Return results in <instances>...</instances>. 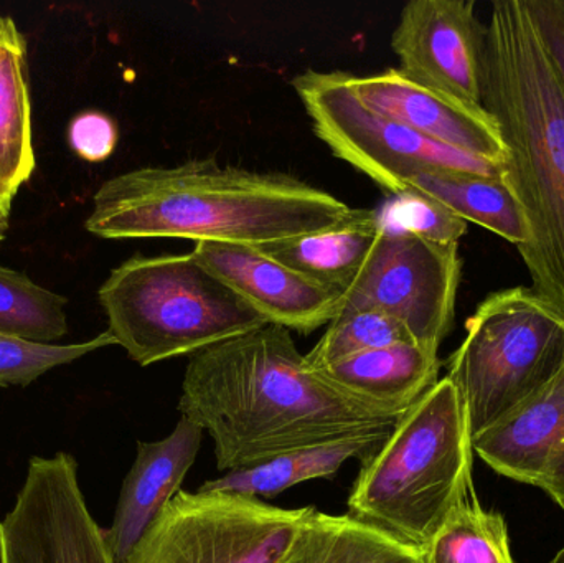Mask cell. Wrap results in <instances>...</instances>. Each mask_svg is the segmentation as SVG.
Segmentation results:
<instances>
[{
    "instance_id": "cell-1",
    "label": "cell",
    "mask_w": 564,
    "mask_h": 563,
    "mask_svg": "<svg viewBox=\"0 0 564 563\" xmlns=\"http://www.w3.org/2000/svg\"><path fill=\"white\" fill-rule=\"evenodd\" d=\"M178 412L235 473L312 446L388 435L398 419L344 396L308 367L291 331L274 324L192 356Z\"/></svg>"
},
{
    "instance_id": "cell-2",
    "label": "cell",
    "mask_w": 564,
    "mask_h": 563,
    "mask_svg": "<svg viewBox=\"0 0 564 563\" xmlns=\"http://www.w3.org/2000/svg\"><path fill=\"white\" fill-rule=\"evenodd\" d=\"M340 198L281 172L187 161L115 175L96 191L86 218L106 240L258 245L314 234L350 215Z\"/></svg>"
},
{
    "instance_id": "cell-3",
    "label": "cell",
    "mask_w": 564,
    "mask_h": 563,
    "mask_svg": "<svg viewBox=\"0 0 564 563\" xmlns=\"http://www.w3.org/2000/svg\"><path fill=\"white\" fill-rule=\"evenodd\" d=\"M482 106L502 136V178L529 227L519 253L532 290L564 316V99L525 0L492 3Z\"/></svg>"
},
{
    "instance_id": "cell-4",
    "label": "cell",
    "mask_w": 564,
    "mask_h": 563,
    "mask_svg": "<svg viewBox=\"0 0 564 563\" xmlns=\"http://www.w3.org/2000/svg\"><path fill=\"white\" fill-rule=\"evenodd\" d=\"M473 436L449 377L427 390L364 458L348 516L423 551L474 495Z\"/></svg>"
},
{
    "instance_id": "cell-5",
    "label": "cell",
    "mask_w": 564,
    "mask_h": 563,
    "mask_svg": "<svg viewBox=\"0 0 564 563\" xmlns=\"http://www.w3.org/2000/svg\"><path fill=\"white\" fill-rule=\"evenodd\" d=\"M108 333L139 366L195 356L268 326L194 253L129 258L98 291Z\"/></svg>"
},
{
    "instance_id": "cell-6",
    "label": "cell",
    "mask_w": 564,
    "mask_h": 563,
    "mask_svg": "<svg viewBox=\"0 0 564 563\" xmlns=\"http://www.w3.org/2000/svg\"><path fill=\"white\" fill-rule=\"evenodd\" d=\"M564 367V316L532 288L489 294L449 359L473 440L535 399Z\"/></svg>"
},
{
    "instance_id": "cell-7",
    "label": "cell",
    "mask_w": 564,
    "mask_h": 563,
    "mask_svg": "<svg viewBox=\"0 0 564 563\" xmlns=\"http://www.w3.org/2000/svg\"><path fill=\"white\" fill-rule=\"evenodd\" d=\"M315 136L332 154L370 177L388 195L406 191L423 171L502 177V165L457 151L368 108L347 73L307 69L292 79Z\"/></svg>"
},
{
    "instance_id": "cell-8",
    "label": "cell",
    "mask_w": 564,
    "mask_h": 563,
    "mask_svg": "<svg viewBox=\"0 0 564 563\" xmlns=\"http://www.w3.org/2000/svg\"><path fill=\"white\" fill-rule=\"evenodd\" d=\"M314 512L235 492L178 491L128 563H281Z\"/></svg>"
},
{
    "instance_id": "cell-9",
    "label": "cell",
    "mask_w": 564,
    "mask_h": 563,
    "mask_svg": "<svg viewBox=\"0 0 564 563\" xmlns=\"http://www.w3.org/2000/svg\"><path fill=\"white\" fill-rule=\"evenodd\" d=\"M460 273L459 245L434 243L383 225L364 267L345 288L341 310L390 314L414 343L440 353L453 329Z\"/></svg>"
},
{
    "instance_id": "cell-10",
    "label": "cell",
    "mask_w": 564,
    "mask_h": 563,
    "mask_svg": "<svg viewBox=\"0 0 564 563\" xmlns=\"http://www.w3.org/2000/svg\"><path fill=\"white\" fill-rule=\"evenodd\" d=\"M0 563H115L69 453L30 459L22 489L0 521Z\"/></svg>"
},
{
    "instance_id": "cell-11",
    "label": "cell",
    "mask_w": 564,
    "mask_h": 563,
    "mask_svg": "<svg viewBox=\"0 0 564 563\" xmlns=\"http://www.w3.org/2000/svg\"><path fill=\"white\" fill-rule=\"evenodd\" d=\"M408 78L482 106L487 25L473 0H411L391 35Z\"/></svg>"
},
{
    "instance_id": "cell-12",
    "label": "cell",
    "mask_w": 564,
    "mask_h": 563,
    "mask_svg": "<svg viewBox=\"0 0 564 563\" xmlns=\"http://www.w3.org/2000/svg\"><path fill=\"white\" fill-rule=\"evenodd\" d=\"M194 257L268 324L308 334L328 326L344 294L285 267L251 245L200 241Z\"/></svg>"
},
{
    "instance_id": "cell-13",
    "label": "cell",
    "mask_w": 564,
    "mask_h": 563,
    "mask_svg": "<svg viewBox=\"0 0 564 563\" xmlns=\"http://www.w3.org/2000/svg\"><path fill=\"white\" fill-rule=\"evenodd\" d=\"M347 79L373 111L457 151L502 165L506 145L496 119L484 106L427 88L398 68L364 76L347 73Z\"/></svg>"
},
{
    "instance_id": "cell-14",
    "label": "cell",
    "mask_w": 564,
    "mask_h": 563,
    "mask_svg": "<svg viewBox=\"0 0 564 563\" xmlns=\"http://www.w3.org/2000/svg\"><path fill=\"white\" fill-rule=\"evenodd\" d=\"M494 472L535 486L564 511V367L546 389L473 440Z\"/></svg>"
},
{
    "instance_id": "cell-15",
    "label": "cell",
    "mask_w": 564,
    "mask_h": 563,
    "mask_svg": "<svg viewBox=\"0 0 564 563\" xmlns=\"http://www.w3.org/2000/svg\"><path fill=\"white\" fill-rule=\"evenodd\" d=\"M204 430L181 416L171 435L139 442L138 455L122 483L111 528L106 531L115 563H128L162 509L174 499L197 459Z\"/></svg>"
},
{
    "instance_id": "cell-16",
    "label": "cell",
    "mask_w": 564,
    "mask_h": 563,
    "mask_svg": "<svg viewBox=\"0 0 564 563\" xmlns=\"http://www.w3.org/2000/svg\"><path fill=\"white\" fill-rule=\"evenodd\" d=\"M440 369L437 350L404 343L368 350L315 372L361 405L400 419L440 382Z\"/></svg>"
},
{
    "instance_id": "cell-17",
    "label": "cell",
    "mask_w": 564,
    "mask_h": 563,
    "mask_svg": "<svg viewBox=\"0 0 564 563\" xmlns=\"http://www.w3.org/2000/svg\"><path fill=\"white\" fill-rule=\"evenodd\" d=\"M381 230L380 212L351 208L340 224L258 248L285 267L344 294L373 250Z\"/></svg>"
},
{
    "instance_id": "cell-18",
    "label": "cell",
    "mask_w": 564,
    "mask_h": 563,
    "mask_svg": "<svg viewBox=\"0 0 564 563\" xmlns=\"http://www.w3.org/2000/svg\"><path fill=\"white\" fill-rule=\"evenodd\" d=\"M35 165L26 40L13 19L0 17V201L12 204Z\"/></svg>"
},
{
    "instance_id": "cell-19",
    "label": "cell",
    "mask_w": 564,
    "mask_h": 563,
    "mask_svg": "<svg viewBox=\"0 0 564 563\" xmlns=\"http://www.w3.org/2000/svg\"><path fill=\"white\" fill-rule=\"evenodd\" d=\"M410 187L431 195L467 224L473 221L517 248L529 241L525 218L502 177L456 171H423L410 178Z\"/></svg>"
},
{
    "instance_id": "cell-20",
    "label": "cell",
    "mask_w": 564,
    "mask_h": 563,
    "mask_svg": "<svg viewBox=\"0 0 564 563\" xmlns=\"http://www.w3.org/2000/svg\"><path fill=\"white\" fill-rule=\"evenodd\" d=\"M281 563H424L423 552L351 516L315 511Z\"/></svg>"
},
{
    "instance_id": "cell-21",
    "label": "cell",
    "mask_w": 564,
    "mask_h": 563,
    "mask_svg": "<svg viewBox=\"0 0 564 563\" xmlns=\"http://www.w3.org/2000/svg\"><path fill=\"white\" fill-rule=\"evenodd\" d=\"M388 435L360 436V439L344 440L330 445L299 450L264 465L243 469V472L227 473L221 478L210 479L204 483L198 491H227L250 496V498H258V496L273 498L301 483L334 478L345 463L371 455L388 439Z\"/></svg>"
},
{
    "instance_id": "cell-22",
    "label": "cell",
    "mask_w": 564,
    "mask_h": 563,
    "mask_svg": "<svg viewBox=\"0 0 564 563\" xmlns=\"http://www.w3.org/2000/svg\"><path fill=\"white\" fill-rule=\"evenodd\" d=\"M424 563H516L500 512L486 511L476 492L447 519L423 549Z\"/></svg>"
},
{
    "instance_id": "cell-23",
    "label": "cell",
    "mask_w": 564,
    "mask_h": 563,
    "mask_svg": "<svg viewBox=\"0 0 564 563\" xmlns=\"http://www.w3.org/2000/svg\"><path fill=\"white\" fill-rule=\"evenodd\" d=\"M65 296L0 264V334L52 344L68 334Z\"/></svg>"
},
{
    "instance_id": "cell-24",
    "label": "cell",
    "mask_w": 564,
    "mask_h": 563,
    "mask_svg": "<svg viewBox=\"0 0 564 563\" xmlns=\"http://www.w3.org/2000/svg\"><path fill=\"white\" fill-rule=\"evenodd\" d=\"M404 343H414L413 337L390 314L373 310H341L314 349L305 354V360L312 370H318L368 350Z\"/></svg>"
},
{
    "instance_id": "cell-25",
    "label": "cell",
    "mask_w": 564,
    "mask_h": 563,
    "mask_svg": "<svg viewBox=\"0 0 564 563\" xmlns=\"http://www.w3.org/2000/svg\"><path fill=\"white\" fill-rule=\"evenodd\" d=\"M109 346H116V340L108 331L86 343L66 346L0 334V387L30 386L48 370Z\"/></svg>"
},
{
    "instance_id": "cell-26",
    "label": "cell",
    "mask_w": 564,
    "mask_h": 563,
    "mask_svg": "<svg viewBox=\"0 0 564 563\" xmlns=\"http://www.w3.org/2000/svg\"><path fill=\"white\" fill-rule=\"evenodd\" d=\"M378 212L384 227L408 231L434 243L459 245L469 228V224L446 205L411 187L391 195Z\"/></svg>"
},
{
    "instance_id": "cell-27",
    "label": "cell",
    "mask_w": 564,
    "mask_h": 563,
    "mask_svg": "<svg viewBox=\"0 0 564 563\" xmlns=\"http://www.w3.org/2000/svg\"><path fill=\"white\" fill-rule=\"evenodd\" d=\"M118 124L101 111H83L68 126V142L76 155L88 162H102L118 145Z\"/></svg>"
},
{
    "instance_id": "cell-28",
    "label": "cell",
    "mask_w": 564,
    "mask_h": 563,
    "mask_svg": "<svg viewBox=\"0 0 564 563\" xmlns=\"http://www.w3.org/2000/svg\"><path fill=\"white\" fill-rule=\"evenodd\" d=\"M558 76L564 99V0H525Z\"/></svg>"
},
{
    "instance_id": "cell-29",
    "label": "cell",
    "mask_w": 564,
    "mask_h": 563,
    "mask_svg": "<svg viewBox=\"0 0 564 563\" xmlns=\"http://www.w3.org/2000/svg\"><path fill=\"white\" fill-rule=\"evenodd\" d=\"M10 210H12V204L0 201V243L6 238L7 230H9Z\"/></svg>"
},
{
    "instance_id": "cell-30",
    "label": "cell",
    "mask_w": 564,
    "mask_h": 563,
    "mask_svg": "<svg viewBox=\"0 0 564 563\" xmlns=\"http://www.w3.org/2000/svg\"><path fill=\"white\" fill-rule=\"evenodd\" d=\"M550 563H564V545L562 549H560L558 554H556Z\"/></svg>"
}]
</instances>
